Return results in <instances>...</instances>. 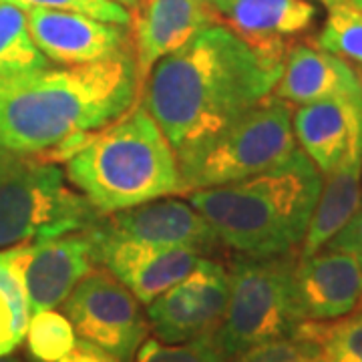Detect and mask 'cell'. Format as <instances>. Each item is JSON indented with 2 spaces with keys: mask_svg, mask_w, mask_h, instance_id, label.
I'll list each match as a JSON object with an SVG mask.
<instances>
[{
  "mask_svg": "<svg viewBox=\"0 0 362 362\" xmlns=\"http://www.w3.org/2000/svg\"><path fill=\"white\" fill-rule=\"evenodd\" d=\"M282 65L218 23L157 61L143 83L141 105L177 156L270 97Z\"/></svg>",
  "mask_w": 362,
  "mask_h": 362,
  "instance_id": "cell-1",
  "label": "cell"
},
{
  "mask_svg": "<svg viewBox=\"0 0 362 362\" xmlns=\"http://www.w3.org/2000/svg\"><path fill=\"white\" fill-rule=\"evenodd\" d=\"M133 49L77 66L0 77V147L66 161L95 131L137 103Z\"/></svg>",
  "mask_w": 362,
  "mask_h": 362,
  "instance_id": "cell-2",
  "label": "cell"
},
{
  "mask_svg": "<svg viewBox=\"0 0 362 362\" xmlns=\"http://www.w3.org/2000/svg\"><path fill=\"white\" fill-rule=\"evenodd\" d=\"M320 189L322 173L296 149L284 163L247 180L189 192L187 202L221 246L246 258H274L300 250Z\"/></svg>",
  "mask_w": 362,
  "mask_h": 362,
  "instance_id": "cell-3",
  "label": "cell"
},
{
  "mask_svg": "<svg viewBox=\"0 0 362 362\" xmlns=\"http://www.w3.org/2000/svg\"><path fill=\"white\" fill-rule=\"evenodd\" d=\"M135 105L65 161L66 180L101 216L181 194L175 149L149 111Z\"/></svg>",
  "mask_w": 362,
  "mask_h": 362,
  "instance_id": "cell-4",
  "label": "cell"
},
{
  "mask_svg": "<svg viewBox=\"0 0 362 362\" xmlns=\"http://www.w3.org/2000/svg\"><path fill=\"white\" fill-rule=\"evenodd\" d=\"M101 218L54 161L0 151V250L89 232Z\"/></svg>",
  "mask_w": 362,
  "mask_h": 362,
  "instance_id": "cell-5",
  "label": "cell"
},
{
  "mask_svg": "<svg viewBox=\"0 0 362 362\" xmlns=\"http://www.w3.org/2000/svg\"><path fill=\"white\" fill-rule=\"evenodd\" d=\"M292 113V105L270 95L209 139L177 153L181 192L230 185L284 163L298 149Z\"/></svg>",
  "mask_w": 362,
  "mask_h": 362,
  "instance_id": "cell-6",
  "label": "cell"
},
{
  "mask_svg": "<svg viewBox=\"0 0 362 362\" xmlns=\"http://www.w3.org/2000/svg\"><path fill=\"white\" fill-rule=\"evenodd\" d=\"M296 262V252L274 258L233 259L228 270V306L216 332L218 346L228 361L252 346L292 337L304 322L294 296Z\"/></svg>",
  "mask_w": 362,
  "mask_h": 362,
  "instance_id": "cell-7",
  "label": "cell"
},
{
  "mask_svg": "<svg viewBox=\"0 0 362 362\" xmlns=\"http://www.w3.org/2000/svg\"><path fill=\"white\" fill-rule=\"evenodd\" d=\"M63 314L77 338L107 350L121 362H135L149 334V322L137 298L105 268H93L75 286L63 302Z\"/></svg>",
  "mask_w": 362,
  "mask_h": 362,
  "instance_id": "cell-8",
  "label": "cell"
},
{
  "mask_svg": "<svg viewBox=\"0 0 362 362\" xmlns=\"http://www.w3.org/2000/svg\"><path fill=\"white\" fill-rule=\"evenodd\" d=\"M230 296V272L202 256L195 268L147 306L157 340L180 344L218 332Z\"/></svg>",
  "mask_w": 362,
  "mask_h": 362,
  "instance_id": "cell-9",
  "label": "cell"
},
{
  "mask_svg": "<svg viewBox=\"0 0 362 362\" xmlns=\"http://www.w3.org/2000/svg\"><path fill=\"white\" fill-rule=\"evenodd\" d=\"M89 235L95 264L113 274L145 306L183 280L202 258L199 252L187 247L149 246L107 233L99 228V221L90 228Z\"/></svg>",
  "mask_w": 362,
  "mask_h": 362,
  "instance_id": "cell-10",
  "label": "cell"
},
{
  "mask_svg": "<svg viewBox=\"0 0 362 362\" xmlns=\"http://www.w3.org/2000/svg\"><path fill=\"white\" fill-rule=\"evenodd\" d=\"M95 250L89 232L54 235L18 246V268L30 316L63 306L75 286L93 270Z\"/></svg>",
  "mask_w": 362,
  "mask_h": 362,
  "instance_id": "cell-11",
  "label": "cell"
},
{
  "mask_svg": "<svg viewBox=\"0 0 362 362\" xmlns=\"http://www.w3.org/2000/svg\"><path fill=\"white\" fill-rule=\"evenodd\" d=\"M25 14L30 39L52 65H89L133 49L129 26L63 11L35 8Z\"/></svg>",
  "mask_w": 362,
  "mask_h": 362,
  "instance_id": "cell-12",
  "label": "cell"
},
{
  "mask_svg": "<svg viewBox=\"0 0 362 362\" xmlns=\"http://www.w3.org/2000/svg\"><path fill=\"white\" fill-rule=\"evenodd\" d=\"M99 228L131 242L161 247H187L202 256L221 246L206 218L189 202L153 199L103 216Z\"/></svg>",
  "mask_w": 362,
  "mask_h": 362,
  "instance_id": "cell-13",
  "label": "cell"
},
{
  "mask_svg": "<svg viewBox=\"0 0 362 362\" xmlns=\"http://www.w3.org/2000/svg\"><path fill=\"white\" fill-rule=\"evenodd\" d=\"M220 21L206 0H139L131 14V47L141 87L157 61Z\"/></svg>",
  "mask_w": 362,
  "mask_h": 362,
  "instance_id": "cell-14",
  "label": "cell"
},
{
  "mask_svg": "<svg viewBox=\"0 0 362 362\" xmlns=\"http://www.w3.org/2000/svg\"><path fill=\"white\" fill-rule=\"evenodd\" d=\"M294 296L302 320L330 322L344 318L362 302V268L349 252L322 247L298 258Z\"/></svg>",
  "mask_w": 362,
  "mask_h": 362,
  "instance_id": "cell-15",
  "label": "cell"
},
{
  "mask_svg": "<svg viewBox=\"0 0 362 362\" xmlns=\"http://www.w3.org/2000/svg\"><path fill=\"white\" fill-rule=\"evenodd\" d=\"M316 16L310 0H232L220 13L247 47L276 63H284L288 49L310 30Z\"/></svg>",
  "mask_w": 362,
  "mask_h": 362,
  "instance_id": "cell-16",
  "label": "cell"
},
{
  "mask_svg": "<svg viewBox=\"0 0 362 362\" xmlns=\"http://www.w3.org/2000/svg\"><path fill=\"white\" fill-rule=\"evenodd\" d=\"M290 105L344 99L362 105V78L356 69L308 42H294L284 57L282 75L272 90Z\"/></svg>",
  "mask_w": 362,
  "mask_h": 362,
  "instance_id": "cell-17",
  "label": "cell"
},
{
  "mask_svg": "<svg viewBox=\"0 0 362 362\" xmlns=\"http://www.w3.org/2000/svg\"><path fill=\"white\" fill-rule=\"evenodd\" d=\"M292 129L300 151L324 175L362 135V105L344 99L300 105L292 113Z\"/></svg>",
  "mask_w": 362,
  "mask_h": 362,
  "instance_id": "cell-18",
  "label": "cell"
},
{
  "mask_svg": "<svg viewBox=\"0 0 362 362\" xmlns=\"http://www.w3.org/2000/svg\"><path fill=\"white\" fill-rule=\"evenodd\" d=\"M362 195V135L337 168L322 175V189L312 211L310 226L298 258H308L322 250L350 220Z\"/></svg>",
  "mask_w": 362,
  "mask_h": 362,
  "instance_id": "cell-19",
  "label": "cell"
},
{
  "mask_svg": "<svg viewBox=\"0 0 362 362\" xmlns=\"http://www.w3.org/2000/svg\"><path fill=\"white\" fill-rule=\"evenodd\" d=\"M30 320L25 284L18 268V246L0 252V356L23 344Z\"/></svg>",
  "mask_w": 362,
  "mask_h": 362,
  "instance_id": "cell-20",
  "label": "cell"
},
{
  "mask_svg": "<svg viewBox=\"0 0 362 362\" xmlns=\"http://www.w3.org/2000/svg\"><path fill=\"white\" fill-rule=\"evenodd\" d=\"M49 65L30 39L25 11L0 0V77L42 71Z\"/></svg>",
  "mask_w": 362,
  "mask_h": 362,
  "instance_id": "cell-21",
  "label": "cell"
},
{
  "mask_svg": "<svg viewBox=\"0 0 362 362\" xmlns=\"http://www.w3.org/2000/svg\"><path fill=\"white\" fill-rule=\"evenodd\" d=\"M314 45L340 57L346 63L362 66V6L354 0H342L328 6V14Z\"/></svg>",
  "mask_w": 362,
  "mask_h": 362,
  "instance_id": "cell-22",
  "label": "cell"
},
{
  "mask_svg": "<svg viewBox=\"0 0 362 362\" xmlns=\"http://www.w3.org/2000/svg\"><path fill=\"white\" fill-rule=\"evenodd\" d=\"M300 328L318 344V362H362V312L330 322L304 320Z\"/></svg>",
  "mask_w": 362,
  "mask_h": 362,
  "instance_id": "cell-23",
  "label": "cell"
},
{
  "mask_svg": "<svg viewBox=\"0 0 362 362\" xmlns=\"http://www.w3.org/2000/svg\"><path fill=\"white\" fill-rule=\"evenodd\" d=\"M26 349L35 362H54L75 346L77 334L63 312L42 310L30 316Z\"/></svg>",
  "mask_w": 362,
  "mask_h": 362,
  "instance_id": "cell-24",
  "label": "cell"
},
{
  "mask_svg": "<svg viewBox=\"0 0 362 362\" xmlns=\"http://www.w3.org/2000/svg\"><path fill=\"white\" fill-rule=\"evenodd\" d=\"M135 362H228V358L218 346L216 334H211L180 344H165L157 338H145L135 354Z\"/></svg>",
  "mask_w": 362,
  "mask_h": 362,
  "instance_id": "cell-25",
  "label": "cell"
},
{
  "mask_svg": "<svg viewBox=\"0 0 362 362\" xmlns=\"http://www.w3.org/2000/svg\"><path fill=\"white\" fill-rule=\"evenodd\" d=\"M318 344L298 326L292 337L270 340L235 354L232 362H318Z\"/></svg>",
  "mask_w": 362,
  "mask_h": 362,
  "instance_id": "cell-26",
  "label": "cell"
},
{
  "mask_svg": "<svg viewBox=\"0 0 362 362\" xmlns=\"http://www.w3.org/2000/svg\"><path fill=\"white\" fill-rule=\"evenodd\" d=\"M18 6L21 11H63V13H77L111 23V25L131 26V13L113 0H2Z\"/></svg>",
  "mask_w": 362,
  "mask_h": 362,
  "instance_id": "cell-27",
  "label": "cell"
},
{
  "mask_svg": "<svg viewBox=\"0 0 362 362\" xmlns=\"http://www.w3.org/2000/svg\"><path fill=\"white\" fill-rule=\"evenodd\" d=\"M324 247L349 252V254H352L354 258L358 259V264H361L362 268V195L361 202H358V207L354 209L350 220L338 230L337 235Z\"/></svg>",
  "mask_w": 362,
  "mask_h": 362,
  "instance_id": "cell-28",
  "label": "cell"
},
{
  "mask_svg": "<svg viewBox=\"0 0 362 362\" xmlns=\"http://www.w3.org/2000/svg\"><path fill=\"white\" fill-rule=\"evenodd\" d=\"M54 362H121L117 361L113 354H109L107 350L99 349L95 344H90L87 340L83 338H77L75 346L66 352L63 358Z\"/></svg>",
  "mask_w": 362,
  "mask_h": 362,
  "instance_id": "cell-29",
  "label": "cell"
},
{
  "mask_svg": "<svg viewBox=\"0 0 362 362\" xmlns=\"http://www.w3.org/2000/svg\"><path fill=\"white\" fill-rule=\"evenodd\" d=\"M206 2L211 6V8H214V11H216V13H218V16H220L221 11H223L232 0H206Z\"/></svg>",
  "mask_w": 362,
  "mask_h": 362,
  "instance_id": "cell-30",
  "label": "cell"
},
{
  "mask_svg": "<svg viewBox=\"0 0 362 362\" xmlns=\"http://www.w3.org/2000/svg\"><path fill=\"white\" fill-rule=\"evenodd\" d=\"M113 2H119L121 6H125V8L131 13V11L137 6V2H139V0H113Z\"/></svg>",
  "mask_w": 362,
  "mask_h": 362,
  "instance_id": "cell-31",
  "label": "cell"
},
{
  "mask_svg": "<svg viewBox=\"0 0 362 362\" xmlns=\"http://www.w3.org/2000/svg\"><path fill=\"white\" fill-rule=\"evenodd\" d=\"M0 362H21L18 358H13V356H0Z\"/></svg>",
  "mask_w": 362,
  "mask_h": 362,
  "instance_id": "cell-32",
  "label": "cell"
},
{
  "mask_svg": "<svg viewBox=\"0 0 362 362\" xmlns=\"http://www.w3.org/2000/svg\"><path fill=\"white\" fill-rule=\"evenodd\" d=\"M318 2H322L324 6H330V4H337V2H342V0H318Z\"/></svg>",
  "mask_w": 362,
  "mask_h": 362,
  "instance_id": "cell-33",
  "label": "cell"
},
{
  "mask_svg": "<svg viewBox=\"0 0 362 362\" xmlns=\"http://www.w3.org/2000/svg\"><path fill=\"white\" fill-rule=\"evenodd\" d=\"M354 2H358V4H361V6H362V0H354Z\"/></svg>",
  "mask_w": 362,
  "mask_h": 362,
  "instance_id": "cell-34",
  "label": "cell"
},
{
  "mask_svg": "<svg viewBox=\"0 0 362 362\" xmlns=\"http://www.w3.org/2000/svg\"><path fill=\"white\" fill-rule=\"evenodd\" d=\"M0 151H2V147H0Z\"/></svg>",
  "mask_w": 362,
  "mask_h": 362,
  "instance_id": "cell-35",
  "label": "cell"
}]
</instances>
